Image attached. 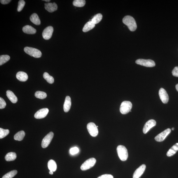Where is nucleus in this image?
Wrapping results in <instances>:
<instances>
[{
    "mask_svg": "<svg viewBox=\"0 0 178 178\" xmlns=\"http://www.w3.org/2000/svg\"><path fill=\"white\" fill-rule=\"evenodd\" d=\"M123 21V23L128 27L131 31L134 32L136 29V23L133 17L130 16H126L124 17Z\"/></svg>",
    "mask_w": 178,
    "mask_h": 178,
    "instance_id": "f257e3e1",
    "label": "nucleus"
},
{
    "mask_svg": "<svg viewBox=\"0 0 178 178\" xmlns=\"http://www.w3.org/2000/svg\"><path fill=\"white\" fill-rule=\"evenodd\" d=\"M117 151L119 158L122 161H125L128 159V150L125 146H118L117 148Z\"/></svg>",
    "mask_w": 178,
    "mask_h": 178,
    "instance_id": "f03ea898",
    "label": "nucleus"
},
{
    "mask_svg": "<svg viewBox=\"0 0 178 178\" xmlns=\"http://www.w3.org/2000/svg\"><path fill=\"white\" fill-rule=\"evenodd\" d=\"M24 50L27 54L35 58H40L42 56L41 52L35 48L27 47L25 48Z\"/></svg>",
    "mask_w": 178,
    "mask_h": 178,
    "instance_id": "7ed1b4c3",
    "label": "nucleus"
},
{
    "mask_svg": "<svg viewBox=\"0 0 178 178\" xmlns=\"http://www.w3.org/2000/svg\"><path fill=\"white\" fill-rule=\"evenodd\" d=\"M132 105L130 102L124 101L121 104L120 108L121 113L123 114H126L131 111Z\"/></svg>",
    "mask_w": 178,
    "mask_h": 178,
    "instance_id": "20e7f679",
    "label": "nucleus"
},
{
    "mask_svg": "<svg viewBox=\"0 0 178 178\" xmlns=\"http://www.w3.org/2000/svg\"><path fill=\"white\" fill-rule=\"evenodd\" d=\"M96 161V159L94 158L89 159L83 163L81 167V169L82 171H86L90 169L94 166Z\"/></svg>",
    "mask_w": 178,
    "mask_h": 178,
    "instance_id": "39448f33",
    "label": "nucleus"
},
{
    "mask_svg": "<svg viewBox=\"0 0 178 178\" xmlns=\"http://www.w3.org/2000/svg\"><path fill=\"white\" fill-rule=\"evenodd\" d=\"M136 63L137 64L146 67H152L156 65L154 61L151 60L138 59L136 60Z\"/></svg>",
    "mask_w": 178,
    "mask_h": 178,
    "instance_id": "423d86ee",
    "label": "nucleus"
},
{
    "mask_svg": "<svg viewBox=\"0 0 178 178\" xmlns=\"http://www.w3.org/2000/svg\"><path fill=\"white\" fill-rule=\"evenodd\" d=\"M88 131L90 135L93 137L97 136L98 134V130L97 126L95 123H88L87 126Z\"/></svg>",
    "mask_w": 178,
    "mask_h": 178,
    "instance_id": "0eeeda50",
    "label": "nucleus"
},
{
    "mask_svg": "<svg viewBox=\"0 0 178 178\" xmlns=\"http://www.w3.org/2000/svg\"><path fill=\"white\" fill-rule=\"evenodd\" d=\"M54 136V134L53 132H51L48 134L44 139H43L42 142V147L43 148H46L49 146Z\"/></svg>",
    "mask_w": 178,
    "mask_h": 178,
    "instance_id": "6e6552de",
    "label": "nucleus"
},
{
    "mask_svg": "<svg viewBox=\"0 0 178 178\" xmlns=\"http://www.w3.org/2000/svg\"><path fill=\"white\" fill-rule=\"evenodd\" d=\"M171 130L170 128L167 129L157 135L155 138L156 140L158 142L163 141L166 137L171 133Z\"/></svg>",
    "mask_w": 178,
    "mask_h": 178,
    "instance_id": "1a4fd4ad",
    "label": "nucleus"
},
{
    "mask_svg": "<svg viewBox=\"0 0 178 178\" xmlns=\"http://www.w3.org/2000/svg\"><path fill=\"white\" fill-rule=\"evenodd\" d=\"M53 32V28L52 27L50 26L46 28L42 33L43 39L46 40L50 39L52 36Z\"/></svg>",
    "mask_w": 178,
    "mask_h": 178,
    "instance_id": "9d476101",
    "label": "nucleus"
},
{
    "mask_svg": "<svg viewBox=\"0 0 178 178\" xmlns=\"http://www.w3.org/2000/svg\"><path fill=\"white\" fill-rule=\"evenodd\" d=\"M159 95L160 100L164 104H166L169 100V96L166 91L163 88H161L159 90Z\"/></svg>",
    "mask_w": 178,
    "mask_h": 178,
    "instance_id": "9b49d317",
    "label": "nucleus"
},
{
    "mask_svg": "<svg viewBox=\"0 0 178 178\" xmlns=\"http://www.w3.org/2000/svg\"><path fill=\"white\" fill-rule=\"evenodd\" d=\"M49 110L48 108H43L38 111L34 114V117L36 119H42L46 116Z\"/></svg>",
    "mask_w": 178,
    "mask_h": 178,
    "instance_id": "f8f14e48",
    "label": "nucleus"
},
{
    "mask_svg": "<svg viewBox=\"0 0 178 178\" xmlns=\"http://www.w3.org/2000/svg\"><path fill=\"white\" fill-rule=\"evenodd\" d=\"M156 121L154 119H151L145 124L143 129V133L146 134L153 127L156 125Z\"/></svg>",
    "mask_w": 178,
    "mask_h": 178,
    "instance_id": "ddd939ff",
    "label": "nucleus"
},
{
    "mask_svg": "<svg viewBox=\"0 0 178 178\" xmlns=\"http://www.w3.org/2000/svg\"><path fill=\"white\" fill-rule=\"evenodd\" d=\"M146 166L145 165L143 164L138 169H137L135 171V172L133 175V178H139L141 175L143 174L145 170Z\"/></svg>",
    "mask_w": 178,
    "mask_h": 178,
    "instance_id": "4468645a",
    "label": "nucleus"
},
{
    "mask_svg": "<svg viewBox=\"0 0 178 178\" xmlns=\"http://www.w3.org/2000/svg\"><path fill=\"white\" fill-rule=\"evenodd\" d=\"M45 8L46 10L50 13H52L57 11V6L55 2L45 4Z\"/></svg>",
    "mask_w": 178,
    "mask_h": 178,
    "instance_id": "2eb2a0df",
    "label": "nucleus"
},
{
    "mask_svg": "<svg viewBox=\"0 0 178 178\" xmlns=\"http://www.w3.org/2000/svg\"><path fill=\"white\" fill-rule=\"evenodd\" d=\"M71 105V99L69 96L66 97L63 105V109L64 112L67 113L70 110Z\"/></svg>",
    "mask_w": 178,
    "mask_h": 178,
    "instance_id": "dca6fc26",
    "label": "nucleus"
},
{
    "mask_svg": "<svg viewBox=\"0 0 178 178\" xmlns=\"http://www.w3.org/2000/svg\"><path fill=\"white\" fill-rule=\"evenodd\" d=\"M16 78L18 80L21 82H25L28 78V76L26 73L22 71L18 72L16 74Z\"/></svg>",
    "mask_w": 178,
    "mask_h": 178,
    "instance_id": "f3484780",
    "label": "nucleus"
},
{
    "mask_svg": "<svg viewBox=\"0 0 178 178\" xmlns=\"http://www.w3.org/2000/svg\"><path fill=\"white\" fill-rule=\"evenodd\" d=\"M22 30L25 34H34L36 32V30L34 28L29 25H25L22 28Z\"/></svg>",
    "mask_w": 178,
    "mask_h": 178,
    "instance_id": "a211bd4d",
    "label": "nucleus"
},
{
    "mask_svg": "<svg viewBox=\"0 0 178 178\" xmlns=\"http://www.w3.org/2000/svg\"><path fill=\"white\" fill-rule=\"evenodd\" d=\"M6 95L7 97L12 103H16L18 101V99L12 91L8 90L6 91Z\"/></svg>",
    "mask_w": 178,
    "mask_h": 178,
    "instance_id": "6ab92c4d",
    "label": "nucleus"
},
{
    "mask_svg": "<svg viewBox=\"0 0 178 178\" xmlns=\"http://www.w3.org/2000/svg\"><path fill=\"white\" fill-rule=\"evenodd\" d=\"M95 25L91 21L88 22L85 25L83 29V32H87L90 30L94 28L95 27Z\"/></svg>",
    "mask_w": 178,
    "mask_h": 178,
    "instance_id": "aec40b11",
    "label": "nucleus"
},
{
    "mask_svg": "<svg viewBox=\"0 0 178 178\" xmlns=\"http://www.w3.org/2000/svg\"><path fill=\"white\" fill-rule=\"evenodd\" d=\"M178 151V143L175 144L173 146L169 151H167V156L168 157H171L173 156Z\"/></svg>",
    "mask_w": 178,
    "mask_h": 178,
    "instance_id": "412c9836",
    "label": "nucleus"
},
{
    "mask_svg": "<svg viewBox=\"0 0 178 178\" xmlns=\"http://www.w3.org/2000/svg\"><path fill=\"white\" fill-rule=\"evenodd\" d=\"M30 19L34 24L36 25H39L41 24V21L39 18L37 14L34 13L32 14L30 17Z\"/></svg>",
    "mask_w": 178,
    "mask_h": 178,
    "instance_id": "4be33fe9",
    "label": "nucleus"
},
{
    "mask_svg": "<svg viewBox=\"0 0 178 178\" xmlns=\"http://www.w3.org/2000/svg\"><path fill=\"white\" fill-rule=\"evenodd\" d=\"M48 167L50 171L55 172L57 169L56 163L54 160H50L48 162Z\"/></svg>",
    "mask_w": 178,
    "mask_h": 178,
    "instance_id": "5701e85b",
    "label": "nucleus"
},
{
    "mask_svg": "<svg viewBox=\"0 0 178 178\" xmlns=\"http://www.w3.org/2000/svg\"><path fill=\"white\" fill-rule=\"evenodd\" d=\"M16 157L17 155L16 153L13 152H11L6 155L5 158L6 161H14L16 158Z\"/></svg>",
    "mask_w": 178,
    "mask_h": 178,
    "instance_id": "b1692460",
    "label": "nucleus"
},
{
    "mask_svg": "<svg viewBox=\"0 0 178 178\" xmlns=\"http://www.w3.org/2000/svg\"><path fill=\"white\" fill-rule=\"evenodd\" d=\"M25 136V133L24 131H21L18 132L15 135L14 139L15 140L21 141L24 139Z\"/></svg>",
    "mask_w": 178,
    "mask_h": 178,
    "instance_id": "393cba45",
    "label": "nucleus"
},
{
    "mask_svg": "<svg viewBox=\"0 0 178 178\" xmlns=\"http://www.w3.org/2000/svg\"><path fill=\"white\" fill-rule=\"evenodd\" d=\"M103 18L102 15V14L99 13L95 15L93 17L91 21L94 24L96 25L98 24L102 20Z\"/></svg>",
    "mask_w": 178,
    "mask_h": 178,
    "instance_id": "a878e982",
    "label": "nucleus"
},
{
    "mask_svg": "<svg viewBox=\"0 0 178 178\" xmlns=\"http://www.w3.org/2000/svg\"><path fill=\"white\" fill-rule=\"evenodd\" d=\"M73 6L77 7H83L85 6V0H75L73 3Z\"/></svg>",
    "mask_w": 178,
    "mask_h": 178,
    "instance_id": "bb28decb",
    "label": "nucleus"
},
{
    "mask_svg": "<svg viewBox=\"0 0 178 178\" xmlns=\"http://www.w3.org/2000/svg\"><path fill=\"white\" fill-rule=\"evenodd\" d=\"M43 76L45 79L46 80L48 83L52 84L54 83V78H53L52 76L50 75L48 73L45 72L44 74H43Z\"/></svg>",
    "mask_w": 178,
    "mask_h": 178,
    "instance_id": "cd10ccee",
    "label": "nucleus"
},
{
    "mask_svg": "<svg viewBox=\"0 0 178 178\" xmlns=\"http://www.w3.org/2000/svg\"><path fill=\"white\" fill-rule=\"evenodd\" d=\"M10 57L8 55H3L0 56V65L1 66L6 63L10 60Z\"/></svg>",
    "mask_w": 178,
    "mask_h": 178,
    "instance_id": "c85d7f7f",
    "label": "nucleus"
},
{
    "mask_svg": "<svg viewBox=\"0 0 178 178\" xmlns=\"http://www.w3.org/2000/svg\"><path fill=\"white\" fill-rule=\"evenodd\" d=\"M36 97L38 98L44 99L46 98L47 96V94L44 92L41 91H37L35 93V95Z\"/></svg>",
    "mask_w": 178,
    "mask_h": 178,
    "instance_id": "c756f323",
    "label": "nucleus"
},
{
    "mask_svg": "<svg viewBox=\"0 0 178 178\" xmlns=\"http://www.w3.org/2000/svg\"><path fill=\"white\" fill-rule=\"evenodd\" d=\"M17 172L16 170H13L5 174L2 178H12L17 174Z\"/></svg>",
    "mask_w": 178,
    "mask_h": 178,
    "instance_id": "7c9ffc66",
    "label": "nucleus"
},
{
    "mask_svg": "<svg viewBox=\"0 0 178 178\" xmlns=\"http://www.w3.org/2000/svg\"><path fill=\"white\" fill-rule=\"evenodd\" d=\"M9 133V130L8 129H4L0 128V139L4 138Z\"/></svg>",
    "mask_w": 178,
    "mask_h": 178,
    "instance_id": "2f4dec72",
    "label": "nucleus"
},
{
    "mask_svg": "<svg viewBox=\"0 0 178 178\" xmlns=\"http://www.w3.org/2000/svg\"><path fill=\"white\" fill-rule=\"evenodd\" d=\"M25 2L24 0H20L18 2V5L17 8L18 12H21L25 6Z\"/></svg>",
    "mask_w": 178,
    "mask_h": 178,
    "instance_id": "473e14b6",
    "label": "nucleus"
},
{
    "mask_svg": "<svg viewBox=\"0 0 178 178\" xmlns=\"http://www.w3.org/2000/svg\"><path fill=\"white\" fill-rule=\"evenodd\" d=\"M79 151V149L77 147H75L71 148L70 150V152L71 154L74 155L77 154Z\"/></svg>",
    "mask_w": 178,
    "mask_h": 178,
    "instance_id": "72a5a7b5",
    "label": "nucleus"
},
{
    "mask_svg": "<svg viewBox=\"0 0 178 178\" xmlns=\"http://www.w3.org/2000/svg\"><path fill=\"white\" fill-rule=\"evenodd\" d=\"M6 101L1 97L0 98V109H3L6 107Z\"/></svg>",
    "mask_w": 178,
    "mask_h": 178,
    "instance_id": "f704fd0d",
    "label": "nucleus"
},
{
    "mask_svg": "<svg viewBox=\"0 0 178 178\" xmlns=\"http://www.w3.org/2000/svg\"><path fill=\"white\" fill-rule=\"evenodd\" d=\"M173 76L175 77H178V67H175L172 72Z\"/></svg>",
    "mask_w": 178,
    "mask_h": 178,
    "instance_id": "c9c22d12",
    "label": "nucleus"
},
{
    "mask_svg": "<svg viewBox=\"0 0 178 178\" xmlns=\"http://www.w3.org/2000/svg\"><path fill=\"white\" fill-rule=\"evenodd\" d=\"M97 178H114L112 175L109 174H105L101 175Z\"/></svg>",
    "mask_w": 178,
    "mask_h": 178,
    "instance_id": "e433bc0d",
    "label": "nucleus"
},
{
    "mask_svg": "<svg viewBox=\"0 0 178 178\" xmlns=\"http://www.w3.org/2000/svg\"><path fill=\"white\" fill-rule=\"evenodd\" d=\"M11 1V0H1V3L3 4H8Z\"/></svg>",
    "mask_w": 178,
    "mask_h": 178,
    "instance_id": "4c0bfd02",
    "label": "nucleus"
},
{
    "mask_svg": "<svg viewBox=\"0 0 178 178\" xmlns=\"http://www.w3.org/2000/svg\"><path fill=\"white\" fill-rule=\"evenodd\" d=\"M175 88H176V90L178 92V84L176 85Z\"/></svg>",
    "mask_w": 178,
    "mask_h": 178,
    "instance_id": "58836bf2",
    "label": "nucleus"
},
{
    "mask_svg": "<svg viewBox=\"0 0 178 178\" xmlns=\"http://www.w3.org/2000/svg\"><path fill=\"white\" fill-rule=\"evenodd\" d=\"M49 174H52V175L53 174V172H52V171H50L49 172Z\"/></svg>",
    "mask_w": 178,
    "mask_h": 178,
    "instance_id": "ea45409f",
    "label": "nucleus"
},
{
    "mask_svg": "<svg viewBox=\"0 0 178 178\" xmlns=\"http://www.w3.org/2000/svg\"><path fill=\"white\" fill-rule=\"evenodd\" d=\"M43 1H44L46 2H50V0H43Z\"/></svg>",
    "mask_w": 178,
    "mask_h": 178,
    "instance_id": "a19ab883",
    "label": "nucleus"
},
{
    "mask_svg": "<svg viewBox=\"0 0 178 178\" xmlns=\"http://www.w3.org/2000/svg\"><path fill=\"white\" fill-rule=\"evenodd\" d=\"M174 128H172V130H174Z\"/></svg>",
    "mask_w": 178,
    "mask_h": 178,
    "instance_id": "79ce46f5",
    "label": "nucleus"
}]
</instances>
